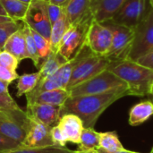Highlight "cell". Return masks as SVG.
I'll use <instances>...</instances> for the list:
<instances>
[{"mask_svg":"<svg viewBox=\"0 0 153 153\" xmlns=\"http://www.w3.org/2000/svg\"><path fill=\"white\" fill-rule=\"evenodd\" d=\"M127 87L117 88L102 94L69 97L60 108V117L74 114L80 117L85 128H94L101 114L119 99L128 96Z\"/></svg>","mask_w":153,"mask_h":153,"instance_id":"cell-1","label":"cell"},{"mask_svg":"<svg viewBox=\"0 0 153 153\" xmlns=\"http://www.w3.org/2000/svg\"><path fill=\"white\" fill-rule=\"evenodd\" d=\"M108 69L127 85L128 96H149L153 84V70L128 59L110 62Z\"/></svg>","mask_w":153,"mask_h":153,"instance_id":"cell-2","label":"cell"},{"mask_svg":"<svg viewBox=\"0 0 153 153\" xmlns=\"http://www.w3.org/2000/svg\"><path fill=\"white\" fill-rule=\"evenodd\" d=\"M109 64L110 60L108 57L92 53L85 43L79 50V60L73 70L66 90L70 91L74 86L108 69Z\"/></svg>","mask_w":153,"mask_h":153,"instance_id":"cell-3","label":"cell"},{"mask_svg":"<svg viewBox=\"0 0 153 153\" xmlns=\"http://www.w3.org/2000/svg\"><path fill=\"white\" fill-rule=\"evenodd\" d=\"M122 87H127L126 83L111 71L106 69L94 77L74 86L68 91L71 97L97 95Z\"/></svg>","mask_w":153,"mask_h":153,"instance_id":"cell-4","label":"cell"},{"mask_svg":"<svg viewBox=\"0 0 153 153\" xmlns=\"http://www.w3.org/2000/svg\"><path fill=\"white\" fill-rule=\"evenodd\" d=\"M30 117L22 108H0V134L22 143L25 138Z\"/></svg>","mask_w":153,"mask_h":153,"instance_id":"cell-5","label":"cell"},{"mask_svg":"<svg viewBox=\"0 0 153 153\" xmlns=\"http://www.w3.org/2000/svg\"><path fill=\"white\" fill-rule=\"evenodd\" d=\"M92 21L93 17L91 13L77 23L70 26L65 33L58 52L67 61L72 59L85 45L87 33Z\"/></svg>","mask_w":153,"mask_h":153,"instance_id":"cell-6","label":"cell"},{"mask_svg":"<svg viewBox=\"0 0 153 153\" xmlns=\"http://www.w3.org/2000/svg\"><path fill=\"white\" fill-rule=\"evenodd\" d=\"M102 23L107 25L113 33L111 48L106 55V57H108L110 62L127 59L135 36L134 30L126 26L116 24L111 21Z\"/></svg>","mask_w":153,"mask_h":153,"instance_id":"cell-7","label":"cell"},{"mask_svg":"<svg viewBox=\"0 0 153 153\" xmlns=\"http://www.w3.org/2000/svg\"><path fill=\"white\" fill-rule=\"evenodd\" d=\"M134 31V39L127 56V59L131 61H137L153 51V7Z\"/></svg>","mask_w":153,"mask_h":153,"instance_id":"cell-8","label":"cell"},{"mask_svg":"<svg viewBox=\"0 0 153 153\" xmlns=\"http://www.w3.org/2000/svg\"><path fill=\"white\" fill-rule=\"evenodd\" d=\"M151 8L149 0H126L110 21L116 24L135 30Z\"/></svg>","mask_w":153,"mask_h":153,"instance_id":"cell-9","label":"cell"},{"mask_svg":"<svg viewBox=\"0 0 153 153\" xmlns=\"http://www.w3.org/2000/svg\"><path fill=\"white\" fill-rule=\"evenodd\" d=\"M30 30L36 31L47 40H50L52 24L47 12V2L33 0L28 8L25 18L22 21Z\"/></svg>","mask_w":153,"mask_h":153,"instance_id":"cell-10","label":"cell"},{"mask_svg":"<svg viewBox=\"0 0 153 153\" xmlns=\"http://www.w3.org/2000/svg\"><path fill=\"white\" fill-rule=\"evenodd\" d=\"M112 39L111 30L104 23L93 20L89 28L85 43L92 53L106 56L111 48Z\"/></svg>","mask_w":153,"mask_h":153,"instance_id":"cell-11","label":"cell"},{"mask_svg":"<svg viewBox=\"0 0 153 153\" xmlns=\"http://www.w3.org/2000/svg\"><path fill=\"white\" fill-rule=\"evenodd\" d=\"M29 117L30 121L26 135L21 145L30 148H40L54 145L50 134L52 127L48 126L30 117Z\"/></svg>","mask_w":153,"mask_h":153,"instance_id":"cell-12","label":"cell"},{"mask_svg":"<svg viewBox=\"0 0 153 153\" xmlns=\"http://www.w3.org/2000/svg\"><path fill=\"white\" fill-rule=\"evenodd\" d=\"M26 113L31 118L53 127L57 125L60 119V108L48 104L32 103L27 104Z\"/></svg>","mask_w":153,"mask_h":153,"instance_id":"cell-13","label":"cell"},{"mask_svg":"<svg viewBox=\"0 0 153 153\" xmlns=\"http://www.w3.org/2000/svg\"><path fill=\"white\" fill-rule=\"evenodd\" d=\"M126 0H91V12L93 20L99 22L110 21Z\"/></svg>","mask_w":153,"mask_h":153,"instance_id":"cell-14","label":"cell"},{"mask_svg":"<svg viewBox=\"0 0 153 153\" xmlns=\"http://www.w3.org/2000/svg\"><path fill=\"white\" fill-rule=\"evenodd\" d=\"M57 126L62 130L67 143L79 144L82 132L84 128L83 123L80 117L74 114L63 115L60 117Z\"/></svg>","mask_w":153,"mask_h":153,"instance_id":"cell-15","label":"cell"},{"mask_svg":"<svg viewBox=\"0 0 153 153\" xmlns=\"http://www.w3.org/2000/svg\"><path fill=\"white\" fill-rule=\"evenodd\" d=\"M90 6L91 0H69L64 5V10L69 24L72 26L91 13Z\"/></svg>","mask_w":153,"mask_h":153,"instance_id":"cell-16","label":"cell"},{"mask_svg":"<svg viewBox=\"0 0 153 153\" xmlns=\"http://www.w3.org/2000/svg\"><path fill=\"white\" fill-rule=\"evenodd\" d=\"M3 50L7 51L10 54H12L19 61L29 58L27 50H26L25 36H24L22 27L11 35V37L5 42Z\"/></svg>","mask_w":153,"mask_h":153,"instance_id":"cell-17","label":"cell"},{"mask_svg":"<svg viewBox=\"0 0 153 153\" xmlns=\"http://www.w3.org/2000/svg\"><path fill=\"white\" fill-rule=\"evenodd\" d=\"M153 116V102L152 100L141 101L133 106L129 111V124L132 126H137Z\"/></svg>","mask_w":153,"mask_h":153,"instance_id":"cell-18","label":"cell"},{"mask_svg":"<svg viewBox=\"0 0 153 153\" xmlns=\"http://www.w3.org/2000/svg\"><path fill=\"white\" fill-rule=\"evenodd\" d=\"M69 97H70V93L67 90L56 89L51 91H46L39 93L30 104L40 103V104H48V105L61 108Z\"/></svg>","mask_w":153,"mask_h":153,"instance_id":"cell-19","label":"cell"},{"mask_svg":"<svg viewBox=\"0 0 153 153\" xmlns=\"http://www.w3.org/2000/svg\"><path fill=\"white\" fill-rule=\"evenodd\" d=\"M64 7V6H63ZM70 24L68 22V20L66 18L65 10H63V13L59 19L52 25L51 29V34H50V48L51 52H58L61 40L66 32V30L70 28Z\"/></svg>","mask_w":153,"mask_h":153,"instance_id":"cell-20","label":"cell"},{"mask_svg":"<svg viewBox=\"0 0 153 153\" xmlns=\"http://www.w3.org/2000/svg\"><path fill=\"white\" fill-rule=\"evenodd\" d=\"M66 62L67 60L59 52H51L39 66V72L41 79L48 78L56 74Z\"/></svg>","mask_w":153,"mask_h":153,"instance_id":"cell-21","label":"cell"},{"mask_svg":"<svg viewBox=\"0 0 153 153\" xmlns=\"http://www.w3.org/2000/svg\"><path fill=\"white\" fill-rule=\"evenodd\" d=\"M0 3L6 12L7 16L16 22L23 21L30 5L19 0H0Z\"/></svg>","mask_w":153,"mask_h":153,"instance_id":"cell-22","label":"cell"},{"mask_svg":"<svg viewBox=\"0 0 153 153\" xmlns=\"http://www.w3.org/2000/svg\"><path fill=\"white\" fill-rule=\"evenodd\" d=\"M41 76L39 72L32 74H24L18 77L17 79V97H22L30 93L36 87L38 82L40 81Z\"/></svg>","mask_w":153,"mask_h":153,"instance_id":"cell-23","label":"cell"},{"mask_svg":"<svg viewBox=\"0 0 153 153\" xmlns=\"http://www.w3.org/2000/svg\"><path fill=\"white\" fill-rule=\"evenodd\" d=\"M78 151L89 152L97 151L100 148V133L94 128H83L80 138Z\"/></svg>","mask_w":153,"mask_h":153,"instance_id":"cell-24","label":"cell"},{"mask_svg":"<svg viewBox=\"0 0 153 153\" xmlns=\"http://www.w3.org/2000/svg\"><path fill=\"white\" fill-rule=\"evenodd\" d=\"M100 149H102L107 152H116L125 148L121 143L117 134L113 131L100 133Z\"/></svg>","mask_w":153,"mask_h":153,"instance_id":"cell-25","label":"cell"},{"mask_svg":"<svg viewBox=\"0 0 153 153\" xmlns=\"http://www.w3.org/2000/svg\"><path fill=\"white\" fill-rule=\"evenodd\" d=\"M22 30H23V32H24V36H25L26 50H27L28 56L33 62L35 66L39 68V66L41 65V61H40V57H39V52H38V49H37L34 39L32 37L31 30H30V27L27 26L24 22H23Z\"/></svg>","mask_w":153,"mask_h":153,"instance_id":"cell-26","label":"cell"},{"mask_svg":"<svg viewBox=\"0 0 153 153\" xmlns=\"http://www.w3.org/2000/svg\"><path fill=\"white\" fill-rule=\"evenodd\" d=\"M3 153H74V151H71L66 147L63 148L55 145L40 148H30L21 145L14 150Z\"/></svg>","mask_w":153,"mask_h":153,"instance_id":"cell-27","label":"cell"},{"mask_svg":"<svg viewBox=\"0 0 153 153\" xmlns=\"http://www.w3.org/2000/svg\"><path fill=\"white\" fill-rule=\"evenodd\" d=\"M19 22L11 21L0 24V51L4 49V44L7 41V39L11 37V35L23 26V22L22 24Z\"/></svg>","mask_w":153,"mask_h":153,"instance_id":"cell-28","label":"cell"},{"mask_svg":"<svg viewBox=\"0 0 153 153\" xmlns=\"http://www.w3.org/2000/svg\"><path fill=\"white\" fill-rule=\"evenodd\" d=\"M31 30L32 37L34 39V41H35V44H36V47H37V49H38V52H39V57H40V61H41V64H42L43 61L51 53L50 43H49L48 40H47L44 37H42L41 35H39L36 31H34L32 30Z\"/></svg>","mask_w":153,"mask_h":153,"instance_id":"cell-29","label":"cell"},{"mask_svg":"<svg viewBox=\"0 0 153 153\" xmlns=\"http://www.w3.org/2000/svg\"><path fill=\"white\" fill-rule=\"evenodd\" d=\"M19 60L7 51H0V65L8 68L13 72H16L19 65Z\"/></svg>","mask_w":153,"mask_h":153,"instance_id":"cell-30","label":"cell"},{"mask_svg":"<svg viewBox=\"0 0 153 153\" xmlns=\"http://www.w3.org/2000/svg\"><path fill=\"white\" fill-rule=\"evenodd\" d=\"M50 134H51V139H52L53 144L55 146L63 147V148L66 147L67 141H66L65 136L64 135L62 130L60 129V127L57 125L51 128Z\"/></svg>","mask_w":153,"mask_h":153,"instance_id":"cell-31","label":"cell"},{"mask_svg":"<svg viewBox=\"0 0 153 153\" xmlns=\"http://www.w3.org/2000/svg\"><path fill=\"white\" fill-rule=\"evenodd\" d=\"M63 10H64L63 6H59L56 4H53L49 2H47L48 16V19L52 25L59 19V17L61 16V14L63 13Z\"/></svg>","mask_w":153,"mask_h":153,"instance_id":"cell-32","label":"cell"},{"mask_svg":"<svg viewBox=\"0 0 153 153\" xmlns=\"http://www.w3.org/2000/svg\"><path fill=\"white\" fill-rule=\"evenodd\" d=\"M19 146H21V143L0 134V153L6 152L14 150V149L18 148Z\"/></svg>","mask_w":153,"mask_h":153,"instance_id":"cell-33","label":"cell"},{"mask_svg":"<svg viewBox=\"0 0 153 153\" xmlns=\"http://www.w3.org/2000/svg\"><path fill=\"white\" fill-rule=\"evenodd\" d=\"M18 77L19 75L17 74L16 72H13L9 70L8 68L3 66L2 65H0V80L1 81L5 82L10 84L14 80L18 79Z\"/></svg>","mask_w":153,"mask_h":153,"instance_id":"cell-34","label":"cell"},{"mask_svg":"<svg viewBox=\"0 0 153 153\" xmlns=\"http://www.w3.org/2000/svg\"><path fill=\"white\" fill-rule=\"evenodd\" d=\"M19 108L14 100L11 97H2L0 96V108Z\"/></svg>","mask_w":153,"mask_h":153,"instance_id":"cell-35","label":"cell"},{"mask_svg":"<svg viewBox=\"0 0 153 153\" xmlns=\"http://www.w3.org/2000/svg\"><path fill=\"white\" fill-rule=\"evenodd\" d=\"M135 62H137L138 64H140V65H143L149 69L153 70V51L146 54L145 56H143L142 57H140Z\"/></svg>","mask_w":153,"mask_h":153,"instance_id":"cell-36","label":"cell"},{"mask_svg":"<svg viewBox=\"0 0 153 153\" xmlns=\"http://www.w3.org/2000/svg\"><path fill=\"white\" fill-rule=\"evenodd\" d=\"M8 86H9V83L0 80V96H2V97L11 96L9 93V91H8Z\"/></svg>","mask_w":153,"mask_h":153,"instance_id":"cell-37","label":"cell"},{"mask_svg":"<svg viewBox=\"0 0 153 153\" xmlns=\"http://www.w3.org/2000/svg\"><path fill=\"white\" fill-rule=\"evenodd\" d=\"M69 0H49L48 2L53 4H56L59 6H64Z\"/></svg>","mask_w":153,"mask_h":153,"instance_id":"cell-38","label":"cell"},{"mask_svg":"<svg viewBox=\"0 0 153 153\" xmlns=\"http://www.w3.org/2000/svg\"><path fill=\"white\" fill-rule=\"evenodd\" d=\"M97 151H98V152L99 153H134V152L128 151V150H126V149H123V150L118 151V152H105V151H103L102 149H100V148H99Z\"/></svg>","mask_w":153,"mask_h":153,"instance_id":"cell-39","label":"cell"},{"mask_svg":"<svg viewBox=\"0 0 153 153\" xmlns=\"http://www.w3.org/2000/svg\"><path fill=\"white\" fill-rule=\"evenodd\" d=\"M11 21H13L12 20L10 17L8 16H3V15H0V24L1 23H4V22H11Z\"/></svg>","mask_w":153,"mask_h":153,"instance_id":"cell-40","label":"cell"},{"mask_svg":"<svg viewBox=\"0 0 153 153\" xmlns=\"http://www.w3.org/2000/svg\"><path fill=\"white\" fill-rule=\"evenodd\" d=\"M0 15H3V16H7V14H6V12L4 11V7H3V5H2V4L0 3Z\"/></svg>","mask_w":153,"mask_h":153,"instance_id":"cell-41","label":"cell"},{"mask_svg":"<svg viewBox=\"0 0 153 153\" xmlns=\"http://www.w3.org/2000/svg\"><path fill=\"white\" fill-rule=\"evenodd\" d=\"M74 153H99L98 151H89V152H82V151H74Z\"/></svg>","mask_w":153,"mask_h":153,"instance_id":"cell-42","label":"cell"},{"mask_svg":"<svg viewBox=\"0 0 153 153\" xmlns=\"http://www.w3.org/2000/svg\"><path fill=\"white\" fill-rule=\"evenodd\" d=\"M19 1H21V2H22V3H24V4H30L33 0H19Z\"/></svg>","mask_w":153,"mask_h":153,"instance_id":"cell-43","label":"cell"},{"mask_svg":"<svg viewBox=\"0 0 153 153\" xmlns=\"http://www.w3.org/2000/svg\"><path fill=\"white\" fill-rule=\"evenodd\" d=\"M149 96H151V98H152V101L153 102V84H152V89H151V92H150V95H149Z\"/></svg>","mask_w":153,"mask_h":153,"instance_id":"cell-44","label":"cell"},{"mask_svg":"<svg viewBox=\"0 0 153 153\" xmlns=\"http://www.w3.org/2000/svg\"><path fill=\"white\" fill-rule=\"evenodd\" d=\"M149 2H150V4H151V6L153 7V0H149Z\"/></svg>","mask_w":153,"mask_h":153,"instance_id":"cell-45","label":"cell"},{"mask_svg":"<svg viewBox=\"0 0 153 153\" xmlns=\"http://www.w3.org/2000/svg\"><path fill=\"white\" fill-rule=\"evenodd\" d=\"M40 1H44V2H48L49 0H40Z\"/></svg>","mask_w":153,"mask_h":153,"instance_id":"cell-46","label":"cell"},{"mask_svg":"<svg viewBox=\"0 0 153 153\" xmlns=\"http://www.w3.org/2000/svg\"><path fill=\"white\" fill-rule=\"evenodd\" d=\"M151 153H153V148H152V152H151Z\"/></svg>","mask_w":153,"mask_h":153,"instance_id":"cell-47","label":"cell"},{"mask_svg":"<svg viewBox=\"0 0 153 153\" xmlns=\"http://www.w3.org/2000/svg\"><path fill=\"white\" fill-rule=\"evenodd\" d=\"M134 153H139V152H134Z\"/></svg>","mask_w":153,"mask_h":153,"instance_id":"cell-48","label":"cell"}]
</instances>
